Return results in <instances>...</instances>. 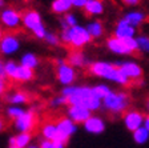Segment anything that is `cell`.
Masks as SVG:
<instances>
[{
  "mask_svg": "<svg viewBox=\"0 0 149 148\" xmlns=\"http://www.w3.org/2000/svg\"><path fill=\"white\" fill-rule=\"evenodd\" d=\"M59 35L61 43L67 44L72 49H76V51H81L83 48L89 46L91 41L93 40L88 29L85 28V25L81 24L74 25V27L69 28L67 31H61Z\"/></svg>",
  "mask_w": 149,
  "mask_h": 148,
  "instance_id": "3957f363",
  "label": "cell"
},
{
  "mask_svg": "<svg viewBox=\"0 0 149 148\" xmlns=\"http://www.w3.org/2000/svg\"><path fill=\"white\" fill-rule=\"evenodd\" d=\"M67 63L71 64L73 68H85V67H89L91 65V60L83 51H76L73 49L72 52L68 53L67 56Z\"/></svg>",
  "mask_w": 149,
  "mask_h": 148,
  "instance_id": "e0dca14e",
  "label": "cell"
},
{
  "mask_svg": "<svg viewBox=\"0 0 149 148\" xmlns=\"http://www.w3.org/2000/svg\"><path fill=\"white\" fill-rule=\"evenodd\" d=\"M85 28L88 29L91 37H92V39H96V40L101 39V37L105 35V25L102 24V22L97 20V19L88 22L87 25H85Z\"/></svg>",
  "mask_w": 149,
  "mask_h": 148,
  "instance_id": "603a6c76",
  "label": "cell"
},
{
  "mask_svg": "<svg viewBox=\"0 0 149 148\" xmlns=\"http://www.w3.org/2000/svg\"><path fill=\"white\" fill-rule=\"evenodd\" d=\"M115 64L121 71V74L129 80V83L133 81V83L137 84L140 80L144 79V69L141 67V64L136 60H130V59L118 60V62H115Z\"/></svg>",
  "mask_w": 149,
  "mask_h": 148,
  "instance_id": "52a82bcc",
  "label": "cell"
},
{
  "mask_svg": "<svg viewBox=\"0 0 149 148\" xmlns=\"http://www.w3.org/2000/svg\"><path fill=\"white\" fill-rule=\"evenodd\" d=\"M4 6H6V0H0V8L3 9Z\"/></svg>",
  "mask_w": 149,
  "mask_h": 148,
  "instance_id": "ee69618b",
  "label": "cell"
},
{
  "mask_svg": "<svg viewBox=\"0 0 149 148\" xmlns=\"http://www.w3.org/2000/svg\"><path fill=\"white\" fill-rule=\"evenodd\" d=\"M83 11L89 18L97 19L105 12V4L102 0H88V3L85 4Z\"/></svg>",
  "mask_w": 149,
  "mask_h": 148,
  "instance_id": "ac0fdd59",
  "label": "cell"
},
{
  "mask_svg": "<svg viewBox=\"0 0 149 148\" xmlns=\"http://www.w3.org/2000/svg\"><path fill=\"white\" fill-rule=\"evenodd\" d=\"M39 145H40V148H65V144H63V143L53 142V140H45V139H41Z\"/></svg>",
  "mask_w": 149,
  "mask_h": 148,
  "instance_id": "e575fe53",
  "label": "cell"
},
{
  "mask_svg": "<svg viewBox=\"0 0 149 148\" xmlns=\"http://www.w3.org/2000/svg\"><path fill=\"white\" fill-rule=\"evenodd\" d=\"M72 6H73V8L76 9H84V7H85V4L88 3V0H71Z\"/></svg>",
  "mask_w": 149,
  "mask_h": 148,
  "instance_id": "d590c367",
  "label": "cell"
},
{
  "mask_svg": "<svg viewBox=\"0 0 149 148\" xmlns=\"http://www.w3.org/2000/svg\"><path fill=\"white\" fill-rule=\"evenodd\" d=\"M60 95L65 96L68 100V105H81V107L89 109L91 112H97L102 108L101 99H99L92 87L89 86H68L63 87Z\"/></svg>",
  "mask_w": 149,
  "mask_h": 148,
  "instance_id": "6da1fadb",
  "label": "cell"
},
{
  "mask_svg": "<svg viewBox=\"0 0 149 148\" xmlns=\"http://www.w3.org/2000/svg\"><path fill=\"white\" fill-rule=\"evenodd\" d=\"M136 41H137V49H139V52L144 53V55H149V35L137 34Z\"/></svg>",
  "mask_w": 149,
  "mask_h": 148,
  "instance_id": "f1b7e54d",
  "label": "cell"
},
{
  "mask_svg": "<svg viewBox=\"0 0 149 148\" xmlns=\"http://www.w3.org/2000/svg\"><path fill=\"white\" fill-rule=\"evenodd\" d=\"M19 67V63L15 62V60H7L4 62V75H6L7 79H11L15 76V72Z\"/></svg>",
  "mask_w": 149,
  "mask_h": 148,
  "instance_id": "d6a6232c",
  "label": "cell"
},
{
  "mask_svg": "<svg viewBox=\"0 0 149 148\" xmlns=\"http://www.w3.org/2000/svg\"><path fill=\"white\" fill-rule=\"evenodd\" d=\"M144 127H145L146 130H148V132H149V115H146V116H145V120H144Z\"/></svg>",
  "mask_w": 149,
  "mask_h": 148,
  "instance_id": "60d3db41",
  "label": "cell"
},
{
  "mask_svg": "<svg viewBox=\"0 0 149 148\" xmlns=\"http://www.w3.org/2000/svg\"><path fill=\"white\" fill-rule=\"evenodd\" d=\"M79 24V18L74 12H68L63 15L61 18L59 19V27L60 31H67L69 28L74 27V25Z\"/></svg>",
  "mask_w": 149,
  "mask_h": 148,
  "instance_id": "4316f807",
  "label": "cell"
},
{
  "mask_svg": "<svg viewBox=\"0 0 149 148\" xmlns=\"http://www.w3.org/2000/svg\"><path fill=\"white\" fill-rule=\"evenodd\" d=\"M43 40L47 46H49V47H57L60 43H61L60 35L56 34V32H52V31H47V34H45Z\"/></svg>",
  "mask_w": 149,
  "mask_h": 148,
  "instance_id": "836d02e7",
  "label": "cell"
},
{
  "mask_svg": "<svg viewBox=\"0 0 149 148\" xmlns=\"http://www.w3.org/2000/svg\"><path fill=\"white\" fill-rule=\"evenodd\" d=\"M56 79L63 87L73 86L76 83V80H77L76 68H73L71 64H68L67 60L64 63H61V64H57L56 65Z\"/></svg>",
  "mask_w": 149,
  "mask_h": 148,
  "instance_id": "30bf717a",
  "label": "cell"
},
{
  "mask_svg": "<svg viewBox=\"0 0 149 148\" xmlns=\"http://www.w3.org/2000/svg\"><path fill=\"white\" fill-rule=\"evenodd\" d=\"M105 47L111 53L117 56H129L139 52L136 37L128 39V40H121L115 36H109L105 41Z\"/></svg>",
  "mask_w": 149,
  "mask_h": 148,
  "instance_id": "8992f818",
  "label": "cell"
},
{
  "mask_svg": "<svg viewBox=\"0 0 149 148\" xmlns=\"http://www.w3.org/2000/svg\"><path fill=\"white\" fill-rule=\"evenodd\" d=\"M25 112V109L22 105H8L6 108V117H8L9 120H16L17 117H20Z\"/></svg>",
  "mask_w": 149,
  "mask_h": 148,
  "instance_id": "4dcf8cb0",
  "label": "cell"
},
{
  "mask_svg": "<svg viewBox=\"0 0 149 148\" xmlns=\"http://www.w3.org/2000/svg\"><path fill=\"white\" fill-rule=\"evenodd\" d=\"M27 148H40V145L39 144H31V145H28Z\"/></svg>",
  "mask_w": 149,
  "mask_h": 148,
  "instance_id": "f6af8a7d",
  "label": "cell"
},
{
  "mask_svg": "<svg viewBox=\"0 0 149 148\" xmlns=\"http://www.w3.org/2000/svg\"><path fill=\"white\" fill-rule=\"evenodd\" d=\"M0 24L8 31H16L22 25V13L11 7L3 8L0 11Z\"/></svg>",
  "mask_w": 149,
  "mask_h": 148,
  "instance_id": "7c38bea8",
  "label": "cell"
},
{
  "mask_svg": "<svg viewBox=\"0 0 149 148\" xmlns=\"http://www.w3.org/2000/svg\"><path fill=\"white\" fill-rule=\"evenodd\" d=\"M6 91H7V83L4 79H0V97L3 95H6Z\"/></svg>",
  "mask_w": 149,
  "mask_h": 148,
  "instance_id": "74e56055",
  "label": "cell"
},
{
  "mask_svg": "<svg viewBox=\"0 0 149 148\" xmlns=\"http://www.w3.org/2000/svg\"><path fill=\"white\" fill-rule=\"evenodd\" d=\"M83 128L85 132L91 133V135H101L107 130V123L101 116L92 114L89 119L83 124Z\"/></svg>",
  "mask_w": 149,
  "mask_h": 148,
  "instance_id": "2e32d148",
  "label": "cell"
},
{
  "mask_svg": "<svg viewBox=\"0 0 149 148\" xmlns=\"http://www.w3.org/2000/svg\"><path fill=\"white\" fill-rule=\"evenodd\" d=\"M73 8L71 0H53L51 3V11H52L55 15L63 16L65 13L71 12V9Z\"/></svg>",
  "mask_w": 149,
  "mask_h": 148,
  "instance_id": "cb8c5ba5",
  "label": "cell"
},
{
  "mask_svg": "<svg viewBox=\"0 0 149 148\" xmlns=\"http://www.w3.org/2000/svg\"><path fill=\"white\" fill-rule=\"evenodd\" d=\"M145 111L148 112V115H149V97L146 99V102H145Z\"/></svg>",
  "mask_w": 149,
  "mask_h": 148,
  "instance_id": "b9f144b4",
  "label": "cell"
},
{
  "mask_svg": "<svg viewBox=\"0 0 149 148\" xmlns=\"http://www.w3.org/2000/svg\"><path fill=\"white\" fill-rule=\"evenodd\" d=\"M19 64L23 67H27L29 69H36L40 65V59L32 51H25L24 53H22V56L19 58Z\"/></svg>",
  "mask_w": 149,
  "mask_h": 148,
  "instance_id": "44dd1931",
  "label": "cell"
},
{
  "mask_svg": "<svg viewBox=\"0 0 149 148\" xmlns=\"http://www.w3.org/2000/svg\"><path fill=\"white\" fill-rule=\"evenodd\" d=\"M64 105H68V100H67V97L63 95H56L48 100V107L53 108V109L61 108V107H64Z\"/></svg>",
  "mask_w": 149,
  "mask_h": 148,
  "instance_id": "1f68e13d",
  "label": "cell"
},
{
  "mask_svg": "<svg viewBox=\"0 0 149 148\" xmlns=\"http://www.w3.org/2000/svg\"><path fill=\"white\" fill-rule=\"evenodd\" d=\"M4 36V32H3V25L0 24V40H1V37Z\"/></svg>",
  "mask_w": 149,
  "mask_h": 148,
  "instance_id": "7bdbcfd3",
  "label": "cell"
},
{
  "mask_svg": "<svg viewBox=\"0 0 149 148\" xmlns=\"http://www.w3.org/2000/svg\"><path fill=\"white\" fill-rule=\"evenodd\" d=\"M0 77L6 80V75H4V63L0 60Z\"/></svg>",
  "mask_w": 149,
  "mask_h": 148,
  "instance_id": "f35d334b",
  "label": "cell"
},
{
  "mask_svg": "<svg viewBox=\"0 0 149 148\" xmlns=\"http://www.w3.org/2000/svg\"><path fill=\"white\" fill-rule=\"evenodd\" d=\"M132 139L136 144L139 145H144L149 142V132L145 127H140L139 130H136L134 132H132Z\"/></svg>",
  "mask_w": 149,
  "mask_h": 148,
  "instance_id": "83f0119b",
  "label": "cell"
},
{
  "mask_svg": "<svg viewBox=\"0 0 149 148\" xmlns=\"http://www.w3.org/2000/svg\"><path fill=\"white\" fill-rule=\"evenodd\" d=\"M40 133H41V136H43V139L53 140V142H55V140L57 139V135H59L56 123L55 121H45V123H43V126H41V128H40Z\"/></svg>",
  "mask_w": 149,
  "mask_h": 148,
  "instance_id": "484cf974",
  "label": "cell"
},
{
  "mask_svg": "<svg viewBox=\"0 0 149 148\" xmlns=\"http://www.w3.org/2000/svg\"><path fill=\"white\" fill-rule=\"evenodd\" d=\"M88 72L95 77H99V79H102L105 81H111V83H115L121 87L129 84V80L121 74V71L112 62H107V60L92 62L88 67Z\"/></svg>",
  "mask_w": 149,
  "mask_h": 148,
  "instance_id": "7a4b0ae2",
  "label": "cell"
},
{
  "mask_svg": "<svg viewBox=\"0 0 149 148\" xmlns=\"http://www.w3.org/2000/svg\"><path fill=\"white\" fill-rule=\"evenodd\" d=\"M32 133L29 132H20L11 136L8 140L9 145H16L17 148H27L28 145L32 144Z\"/></svg>",
  "mask_w": 149,
  "mask_h": 148,
  "instance_id": "7402d4cb",
  "label": "cell"
},
{
  "mask_svg": "<svg viewBox=\"0 0 149 148\" xmlns=\"http://www.w3.org/2000/svg\"><path fill=\"white\" fill-rule=\"evenodd\" d=\"M33 77H35L33 69H29V68L23 67V65L19 64L17 69L15 72V76L12 77V80L17 81V83H27V81H31Z\"/></svg>",
  "mask_w": 149,
  "mask_h": 148,
  "instance_id": "d4e9b609",
  "label": "cell"
},
{
  "mask_svg": "<svg viewBox=\"0 0 149 148\" xmlns=\"http://www.w3.org/2000/svg\"><path fill=\"white\" fill-rule=\"evenodd\" d=\"M144 120H145V115L140 109H134V108H129L123 115V123H124L125 130L129 132H134L140 127H143Z\"/></svg>",
  "mask_w": 149,
  "mask_h": 148,
  "instance_id": "4fadbf2b",
  "label": "cell"
},
{
  "mask_svg": "<svg viewBox=\"0 0 149 148\" xmlns=\"http://www.w3.org/2000/svg\"><path fill=\"white\" fill-rule=\"evenodd\" d=\"M0 79H1V77H0Z\"/></svg>",
  "mask_w": 149,
  "mask_h": 148,
  "instance_id": "c3c4849f",
  "label": "cell"
},
{
  "mask_svg": "<svg viewBox=\"0 0 149 148\" xmlns=\"http://www.w3.org/2000/svg\"><path fill=\"white\" fill-rule=\"evenodd\" d=\"M112 36L121 39V40H128V39H134L137 36V28L132 27L124 18L117 20L115 28H113V35Z\"/></svg>",
  "mask_w": 149,
  "mask_h": 148,
  "instance_id": "5bb4252c",
  "label": "cell"
},
{
  "mask_svg": "<svg viewBox=\"0 0 149 148\" xmlns=\"http://www.w3.org/2000/svg\"><path fill=\"white\" fill-rule=\"evenodd\" d=\"M22 41L20 37L13 32L4 34V36L0 40V55L3 56H13L20 51Z\"/></svg>",
  "mask_w": 149,
  "mask_h": 148,
  "instance_id": "8fae6325",
  "label": "cell"
},
{
  "mask_svg": "<svg viewBox=\"0 0 149 148\" xmlns=\"http://www.w3.org/2000/svg\"><path fill=\"white\" fill-rule=\"evenodd\" d=\"M123 18H124L125 20H127V22L134 28L141 27V25L145 23V20H146L145 12L140 11V9H130V11H128V12L124 13Z\"/></svg>",
  "mask_w": 149,
  "mask_h": 148,
  "instance_id": "ffe728a7",
  "label": "cell"
},
{
  "mask_svg": "<svg viewBox=\"0 0 149 148\" xmlns=\"http://www.w3.org/2000/svg\"><path fill=\"white\" fill-rule=\"evenodd\" d=\"M4 128H6V120L3 116H0V132H3Z\"/></svg>",
  "mask_w": 149,
  "mask_h": 148,
  "instance_id": "ab89813d",
  "label": "cell"
},
{
  "mask_svg": "<svg viewBox=\"0 0 149 148\" xmlns=\"http://www.w3.org/2000/svg\"><path fill=\"white\" fill-rule=\"evenodd\" d=\"M6 102L8 103L9 105H24L27 103H29V96H28L27 92L22 90H17V91H11L8 92L6 96Z\"/></svg>",
  "mask_w": 149,
  "mask_h": 148,
  "instance_id": "d6986e66",
  "label": "cell"
},
{
  "mask_svg": "<svg viewBox=\"0 0 149 148\" xmlns=\"http://www.w3.org/2000/svg\"><path fill=\"white\" fill-rule=\"evenodd\" d=\"M92 90L97 97L101 99V102H102V99H105L107 96L112 92L111 86L107 83H99V84H96V86H92Z\"/></svg>",
  "mask_w": 149,
  "mask_h": 148,
  "instance_id": "f546056e",
  "label": "cell"
},
{
  "mask_svg": "<svg viewBox=\"0 0 149 148\" xmlns=\"http://www.w3.org/2000/svg\"><path fill=\"white\" fill-rule=\"evenodd\" d=\"M120 1L128 7H136L140 4V0H120Z\"/></svg>",
  "mask_w": 149,
  "mask_h": 148,
  "instance_id": "8d00e7d4",
  "label": "cell"
},
{
  "mask_svg": "<svg viewBox=\"0 0 149 148\" xmlns=\"http://www.w3.org/2000/svg\"><path fill=\"white\" fill-rule=\"evenodd\" d=\"M55 123H56V127H57V132H59L57 139H56L55 142L63 143V144L67 145V143L69 142V139H71L72 136L79 131L77 124L73 123V121H72L69 117H67V116L59 117Z\"/></svg>",
  "mask_w": 149,
  "mask_h": 148,
  "instance_id": "ba28073f",
  "label": "cell"
},
{
  "mask_svg": "<svg viewBox=\"0 0 149 148\" xmlns=\"http://www.w3.org/2000/svg\"><path fill=\"white\" fill-rule=\"evenodd\" d=\"M8 148H17L16 145H8Z\"/></svg>",
  "mask_w": 149,
  "mask_h": 148,
  "instance_id": "bcb514c9",
  "label": "cell"
},
{
  "mask_svg": "<svg viewBox=\"0 0 149 148\" xmlns=\"http://www.w3.org/2000/svg\"><path fill=\"white\" fill-rule=\"evenodd\" d=\"M91 115H92V112H91L89 109H87V108L81 107V105H68L67 109H65V116L69 117V119H71L73 123L77 124V126L79 124L83 126L91 117Z\"/></svg>",
  "mask_w": 149,
  "mask_h": 148,
  "instance_id": "9a60e30c",
  "label": "cell"
},
{
  "mask_svg": "<svg viewBox=\"0 0 149 148\" xmlns=\"http://www.w3.org/2000/svg\"><path fill=\"white\" fill-rule=\"evenodd\" d=\"M130 97L125 91L112 90V92L102 99V109L111 115H124L129 109Z\"/></svg>",
  "mask_w": 149,
  "mask_h": 148,
  "instance_id": "277c9868",
  "label": "cell"
},
{
  "mask_svg": "<svg viewBox=\"0 0 149 148\" xmlns=\"http://www.w3.org/2000/svg\"><path fill=\"white\" fill-rule=\"evenodd\" d=\"M22 24L27 31H29L36 39H40V40H43L48 31L43 20V16L36 9H27L22 13Z\"/></svg>",
  "mask_w": 149,
  "mask_h": 148,
  "instance_id": "5b68a950",
  "label": "cell"
},
{
  "mask_svg": "<svg viewBox=\"0 0 149 148\" xmlns=\"http://www.w3.org/2000/svg\"><path fill=\"white\" fill-rule=\"evenodd\" d=\"M1 105H3V103H1V100H0V109H1Z\"/></svg>",
  "mask_w": 149,
  "mask_h": 148,
  "instance_id": "7dc6e473",
  "label": "cell"
},
{
  "mask_svg": "<svg viewBox=\"0 0 149 148\" xmlns=\"http://www.w3.org/2000/svg\"><path fill=\"white\" fill-rule=\"evenodd\" d=\"M36 123H37V116H36L35 109H25V112L22 116L12 121V127L17 133H20V132L31 133L35 130Z\"/></svg>",
  "mask_w": 149,
  "mask_h": 148,
  "instance_id": "9c48e42d",
  "label": "cell"
}]
</instances>
